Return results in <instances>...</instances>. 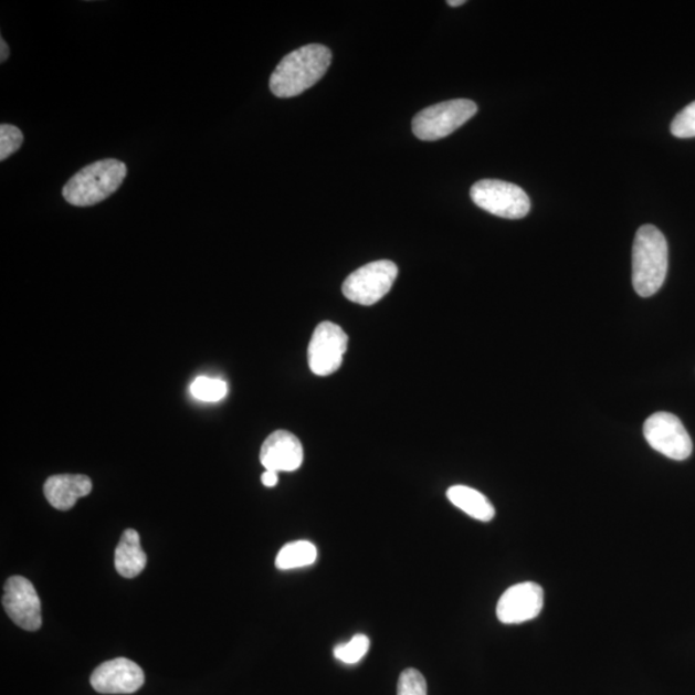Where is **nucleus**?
Instances as JSON below:
<instances>
[{
	"mask_svg": "<svg viewBox=\"0 0 695 695\" xmlns=\"http://www.w3.org/2000/svg\"><path fill=\"white\" fill-rule=\"evenodd\" d=\"M331 64V52L322 44L301 46L281 60L271 75L270 88L278 98L302 95L322 81Z\"/></svg>",
	"mask_w": 695,
	"mask_h": 695,
	"instance_id": "1",
	"label": "nucleus"
},
{
	"mask_svg": "<svg viewBox=\"0 0 695 695\" xmlns=\"http://www.w3.org/2000/svg\"><path fill=\"white\" fill-rule=\"evenodd\" d=\"M668 271L666 238L654 225L646 224L636 232L632 248V285L638 295L650 298L660 291Z\"/></svg>",
	"mask_w": 695,
	"mask_h": 695,
	"instance_id": "2",
	"label": "nucleus"
},
{
	"mask_svg": "<svg viewBox=\"0 0 695 695\" xmlns=\"http://www.w3.org/2000/svg\"><path fill=\"white\" fill-rule=\"evenodd\" d=\"M127 173V166L119 160H99L70 178L62 194L70 206L93 207L119 190Z\"/></svg>",
	"mask_w": 695,
	"mask_h": 695,
	"instance_id": "3",
	"label": "nucleus"
},
{
	"mask_svg": "<svg viewBox=\"0 0 695 695\" xmlns=\"http://www.w3.org/2000/svg\"><path fill=\"white\" fill-rule=\"evenodd\" d=\"M478 112L471 99H452L424 108L412 120V131L421 140H439L471 120Z\"/></svg>",
	"mask_w": 695,
	"mask_h": 695,
	"instance_id": "4",
	"label": "nucleus"
},
{
	"mask_svg": "<svg viewBox=\"0 0 695 695\" xmlns=\"http://www.w3.org/2000/svg\"><path fill=\"white\" fill-rule=\"evenodd\" d=\"M471 198L476 207L505 220H520L530 209V200L525 190L498 179H482L476 182L472 187Z\"/></svg>",
	"mask_w": 695,
	"mask_h": 695,
	"instance_id": "5",
	"label": "nucleus"
},
{
	"mask_svg": "<svg viewBox=\"0 0 695 695\" xmlns=\"http://www.w3.org/2000/svg\"><path fill=\"white\" fill-rule=\"evenodd\" d=\"M398 267L390 261H377L358 268L343 284V294L350 302L372 306L392 288Z\"/></svg>",
	"mask_w": 695,
	"mask_h": 695,
	"instance_id": "6",
	"label": "nucleus"
},
{
	"mask_svg": "<svg viewBox=\"0 0 695 695\" xmlns=\"http://www.w3.org/2000/svg\"><path fill=\"white\" fill-rule=\"evenodd\" d=\"M644 436L650 446L663 456L676 462L691 457L693 442L682 420L670 412H657L647 418Z\"/></svg>",
	"mask_w": 695,
	"mask_h": 695,
	"instance_id": "7",
	"label": "nucleus"
},
{
	"mask_svg": "<svg viewBox=\"0 0 695 695\" xmlns=\"http://www.w3.org/2000/svg\"><path fill=\"white\" fill-rule=\"evenodd\" d=\"M348 349V335L340 326L326 322L316 327L308 347V364L317 377L337 372Z\"/></svg>",
	"mask_w": 695,
	"mask_h": 695,
	"instance_id": "8",
	"label": "nucleus"
},
{
	"mask_svg": "<svg viewBox=\"0 0 695 695\" xmlns=\"http://www.w3.org/2000/svg\"><path fill=\"white\" fill-rule=\"evenodd\" d=\"M3 607L19 628L38 631L42 628V606L36 590L25 577L13 576L4 586Z\"/></svg>",
	"mask_w": 695,
	"mask_h": 695,
	"instance_id": "9",
	"label": "nucleus"
},
{
	"mask_svg": "<svg viewBox=\"0 0 695 695\" xmlns=\"http://www.w3.org/2000/svg\"><path fill=\"white\" fill-rule=\"evenodd\" d=\"M544 608V590L535 582H522L499 598L496 614L499 622L518 624L536 619Z\"/></svg>",
	"mask_w": 695,
	"mask_h": 695,
	"instance_id": "10",
	"label": "nucleus"
},
{
	"mask_svg": "<svg viewBox=\"0 0 695 695\" xmlns=\"http://www.w3.org/2000/svg\"><path fill=\"white\" fill-rule=\"evenodd\" d=\"M145 684V674L136 662L115 659L99 665L91 676L93 689L101 694H131Z\"/></svg>",
	"mask_w": 695,
	"mask_h": 695,
	"instance_id": "11",
	"label": "nucleus"
},
{
	"mask_svg": "<svg viewBox=\"0 0 695 695\" xmlns=\"http://www.w3.org/2000/svg\"><path fill=\"white\" fill-rule=\"evenodd\" d=\"M302 443L287 431H276L264 441L261 450V463L265 471L295 472L303 464Z\"/></svg>",
	"mask_w": 695,
	"mask_h": 695,
	"instance_id": "12",
	"label": "nucleus"
},
{
	"mask_svg": "<svg viewBox=\"0 0 695 695\" xmlns=\"http://www.w3.org/2000/svg\"><path fill=\"white\" fill-rule=\"evenodd\" d=\"M92 481L87 475L60 474L53 475L44 483V496L54 509L67 512L73 509L77 499L88 496Z\"/></svg>",
	"mask_w": 695,
	"mask_h": 695,
	"instance_id": "13",
	"label": "nucleus"
},
{
	"mask_svg": "<svg viewBox=\"0 0 695 695\" xmlns=\"http://www.w3.org/2000/svg\"><path fill=\"white\" fill-rule=\"evenodd\" d=\"M147 556L140 546V538L135 529H127L115 550V568L124 579H135L143 573Z\"/></svg>",
	"mask_w": 695,
	"mask_h": 695,
	"instance_id": "14",
	"label": "nucleus"
},
{
	"mask_svg": "<svg viewBox=\"0 0 695 695\" xmlns=\"http://www.w3.org/2000/svg\"><path fill=\"white\" fill-rule=\"evenodd\" d=\"M447 498L452 505L476 520L491 522L495 518L494 505L480 491L467 486H454L449 488Z\"/></svg>",
	"mask_w": 695,
	"mask_h": 695,
	"instance_id": "15",
	"label": "nucleus"
},
{
	"mask_svg": "<svg viewBox=\"0 0 695 695\" xmlns=\"http://www.w3.org/2000/svg\"><path fill=\"white\" fill-rule=\"evenodd\" d=\"M317 560V548L308 541H295L284 546L276 558V567L281 571L308 567Z\"/></svg>",
	"mask_w": 695,
	"mask_h": 695,
	"instance_id": "16",
	"label": "nucleus"
},
{
	"mask_svg": "<svg viewBox=\"0 0 695 695\" xmlns=\"http://www.w3.org/2000/svg\"><path fill=\"white\" fill-rule=\"evenodd\" d=\"M228 385L221 379L200 377L190 387L193 398L202 402H218L228 396Z\"/></svg>",
	"mask_w": 695,
	"mask_h": 695,
	"instance_id": "17",
	"label": "nucleus"
},
{
	"mask_svg": "<svg viewBox=\"0 0 695 695\" xmlns=\"http://www.w3.org/2000/svg\"><path fill=\"white\" fill-rule=\"evenodd\" d=\"M370 639L358 634L350 639V642L335 646L334 655L347 665H355L361 661L369 652Z\"/></svg>",
	"mask_w": 695,
	"mask_h": 695,
	"instance_id": "18",
	"label": "nucleus"
},
{
	"mask_svg": "<svg viewBox=\"0 0 695 695\" xmlns=\"http://www.w3.org/2000/svg\"><path fill=\"white\" fill-rule=\"evenodd\" d=\"M397 695H428V685L423 674L415 668L404 670L398 681Z\"/></svg>",
	"mask_w": 695,
	"mask_h": 695,
	"instance_id": "19",
	"label": "nucleus"
},
{
	"mask_svg": "<svg viewBox=\"0 0 695 695\" xmlns=\"http://www.w3.org/2000/svg\"><path fill=\"white\" fill-rule=\"evenodd\" d=\"M23 144L22 131L11 124L0 125V160L4 161L18 152Z\"/></svg>",
	"mask_w": 695,
	"mask_h": 695,
	"instance_id": "20",
	"label": "nucleus"
},
{
	"mask_svg": "<svg viewBox=\"0 0 695 695\" xmlns=\"http://www.w3.org/2000/svg\"><path fill=\"white\" fill-rule=\"evenodd\" d=\"M671 133L677 138L695 137V103L686 106L678 113L671 124Z\"/></svg>",
	"mask_w": 695,
	"mask_h": 695,
	"instance_id": "21",
	"label": "nucleus"
},
{
	"mask_svg": "<svg viewBox=\"0 0 695 695\" xmlns=\"http://www.w3.org/2000/svg\"><path fill=\"white\" fill-rule=\"evenodd\" d=\"M278 482V473L273 471H265L262 474V483L265 487H275Z\"/></svg>",
	"mask_w": 695,
	"mask_h": 695,
	"instance_id": "22",
	"label": "nucleus"
},
{
	"mask_svg": "<svg viewBox=\"0 0 695 695\" xmlns=\"http://www.w3.org/2000/svg\"><path fill=\"white\" fill-rule=\"evenodd\" d=\"M0 51H2V53H0V62L3 64V62L10 57V46H8L3 38L0 39Z\"/></svg>",
	"mask_w": 695,
	"mask_h": 695,
	"instance_id": "23",
	"label": "nucleus"
},
{
	"mask_svg": "<svg viewBox=\"0 0 695 695\" xmlns=\"http://www.w3.org/2000/svg\"><path fill=\"white\" fill-rule=\"evenodd\" d=\"M447 4L451 7H460L465 4V0H449Z\"/></svg>",
	"mask_w": 695,
	"mask_h": 695,
	"instance_id": "24",
	"label": "nucleus"
}]
</instances>
